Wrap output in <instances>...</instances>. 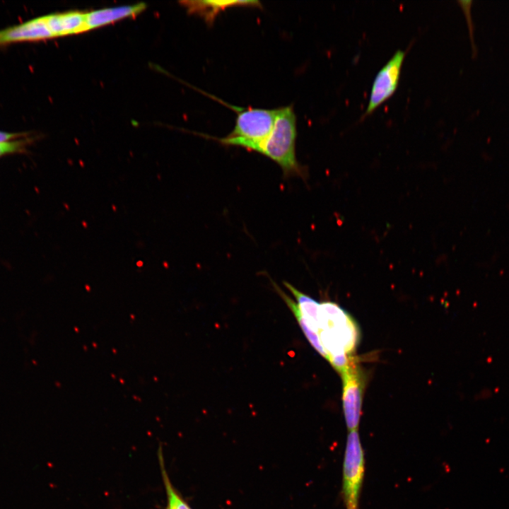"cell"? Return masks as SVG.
<instances>
[{
    "label": "cell",
    "mask_w": 509,
    "mask_h": 509,
    "mask_svg": "<svg viewBox=\"0 0 509 509\" xmlns=\"http://www.w3.org/2000/svg\"><path fill=\"white\" fill-rule=\"evenodd\" d=\"M319 337L327 360L349 356L359 339L358 329L351 316L333 302L320 303Z\"/></svg>",
    "instance_id": "cell-1"
},
{
    "label": "cell",
    "mask_w": 509,
    "mask_h": 509,
    "mask_svg": "<svg viewBox=\"0 0 509 509\" xmlns=\"http://www.w3.org/2000/svg\"><path fill=\"white\" fill-rule=\"evenodd\" d=\"M296 117L292 106L278 108L274 127L256 149L276 162L285 175H303L296 156Z\"/></svg>",
    "instance_id": "cell-2"
},
{
    "label": "cell",
    "mask_w": 509,
    "mask_h": 509,
    "mask_svg": "<svg viewBox=\"0 0 509 509\" xmlns=\"http://www.w3.org/2000/svg\"><path fill=\"white\" fill-rule=\"evenodd\" d=\"M237 117L233 131L223 138H213L225 146H235L256 151L270 134L276 120L277 109L233 107Z\"/></svg>",
    "instance_id": "cell-3"
},
{
    "label": "cell",
    "mask_w": 509,
    "mask_h": 509,
    "mask_svg": "<svg viewBox=\"0 0 509 509\" xmlns=\"http://www.w3.org/2000/svg\"><path fill=\"white\" fill-rule=\"evenodd\" d=\"M365 472V457L357 430L350 431L343 463L342 494L346 509H358Z\"/></svg>",
    "instance_id": "cell-4"
},
{
    "label": "cell",
    "mask_w": 509,
    "mask_h": 509,
    "mask_svg": "<svg viewBox=\"0 0 509 509\" xmlns=\"http://www.w3.org/2000/svg\"><path fill=\"white\" fill-rule=\"evenodd\" d=\"M343 381V409L349 431L357 430L361 415L363 379L355 361L350 359L339 373Z\"/></svg>",
    "instance_id": "cell-5"
},
{
    "label": "cell",
    "mask_w": 509,
    "mask_h": 509,
    "mask_svg": "<svg viewBox=\"0 0 509 509\" xmlns=\"http://www.w3.org/2000/svg\"><path fill=\"white\" fill-rule=\"evenodd\" d=\"M405 54L403 50H397L378 71L373 83L368 104L362 118L371 114L395 92Z\"/></svg>",
    "instance_id": "cell-6"
},
{
    "label": "cell",
    "mask_w": 509,
    "mask_h": 509,
    "mask_svg": "<svg viewBox=\"0 0 509 509\" xmlns=\"http://www.w3.org/2000/svg\"><path fill=\"white\" fill-rule=\"evenodd\" d=\"M54 38L45 17L33 18L0 30V46L19 42H35Z\"/></svg>",
    "instance_id": "cell-7"
},
{
    "label": "cell",
    "mask_w": 509,
    "mask_h": 509,
    "mask_svg": "<svg viewBox=\"0 0 509 509\" xmlns=\"http://www.w3.org/2000/svg\"><path fill=\"white\" fill-rule=\"evenodd\" d=\"M54 37L79 34L87 31L86 13L67 11L44 16Z\"/></svg>",
    "instance_id": "cell-8"
},
{
    "label": "cell",
    "mask_w": 509,
    "mask_h": 509,
    "mask_svg": "<svg viewBox=\"0 0 509 509\" xmlns=\"http://www.w3.org/2000/svg\"><path fill=\"white\" fill-rule=\"evenodd\" d=\"M146 8V4L105 8L86 13L87 31L113 23L124 18L137 16Z\"/></svg>",
    "instance_id": "cell-9"
},
{
    "label": "cell",
    "mask_w": 509,
    "mask_h": 509,
    "mask_svg": "<svg viewBox=\"0 0 509 509\" xmlns=\"http://www.w3.org/2000/svg\"><path fill=\"white\" fill-rule=\"evenodd\" d=\"M181 4L192 13L202 16L208 25H212L216 16L222 11L231 7H261L258 1H185Z\"/></svg>",
    "instance_id": "cell-10"
},
{
    "label": "cell",
    "mask_w": 509,
    "mask_h": 509,
    "mask_svg": "<svg viewBox=\"0 0 509 509\" xmlns=\"http://www.w3.org/2000/svg\"><path fill=\"white\" fill-rule=\"evenodd\" d=\"M284 285L296 298L298 308L305 320L306 326L303 331H308L319 336L320 326V303L316 300L298 290L289 283Z\"/></svg>",
    "instance_id": "cell-11"
},
{
    "label": "cell",
    "mask_w": 509,
    "mask_h": 509,
    "mask_svg": "<svg viewBox=\"0 0 509 509\" xmlns=\"http://www.w3.org/2000/svg\"><path fill=\"white\" fill-rule=\"evenodd\" d=\"M158 460L167 496V505L165 509H192L170 481L164 464V458L161 447H160L158 450Z\"/></svg>",
    "instance_id": "cell-12"
},
{
    "label": "cell",
    "mask_w": 509,
    "mask_h": 509,
    "mask_svg": "<svg viewBox=\"0 0 509 509\" xmlns=\"http://www.w3.org/2000/svg\"><path fill=\"white\" fill-rule=\"evenodd\" d=\"M33 141V138H28L27 136L16 140L0 143V157L7 154L24 152Z\"/></svg>",
    "instance_id": "cell-13"
},
{
    "label": "cell",
    "mask_w": 509,
    "mask_h": 509,
    "mask_svg": "<svg viewBox=\"0 0 509 509\" xmlns=\"http://www.w3.org/2000/svg\"><path fill=\"white\" fill-rule=\"evenodd\" d=\"M28 136V133H8L0 131V143L16 140Z\"/></svg>",
    "instance_id": "cell-14"
},
{
    "label": "cell",
    "mask_w": 509,
    "mask_h": 509,
    "mask_svg": "<svg viewBox=\"0 0 509 509\" xmlns=\"http://www.w3.org/2000/svg\"><path fill=\"white\" fill-rule=\"evenodd\" d=\"M32 363H33V364H36V361H34V360L32 361Z\"/></svg>",
    "instance_id": "cell-15"
}]
</instances>
